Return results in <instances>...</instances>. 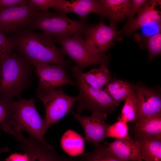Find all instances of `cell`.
<instances>
[{"instance_id":"1","label":"cell","mask_w":161,"mask_h":161,"mask_svg":"<svg viewBox=\"0 0 161 161\" xmlns=\"http://www.w3.org/2000/svg\"><path fill=\"white\" fill-rule=\"evenodd\" d=\"M10 38L14 49L32 64H52L67 67L64 54L50 35L24 29L13 33Z\"/></svg>"},{"instance_id":"2","label":"cell","mask_w":161,"mask_h":161,"mask_svg":"<svg viewBox=\"0 0 161 161\" xmlns=\"http://www.w3.org/2000/svg\"><path fill=\"white\" fill-rule=\"evenodd\" d=\"M32 64L13 52L0 64V97L11 100L20 95L30 85Z\"/></svg>"},{"instance_id":"3","label":"cell","mask_w":161,"mask_h":161,"mask_svg":"<svg viewBox=\"0 0 161 161\" xmlns=\"http://www.w3.org/2000/svg\"><path fill=\"white\" fill-rule=\"evenodd\" d=\"M79 93L77 96V111L80 114L86 110L92 113L97 112L107 115L111 114L119 105L104 90L88 84L82 76L83 70L76 66L72 68Z\"/></svg>"},{"instance_id":"4","label":"cell","mask_w":161,"mask_h":161,"mask_svg":"<svg viewBox=\"0 0 161 161\" xmlns=\"http://www.w3.org/2000/svg\"><path fill=\"white\" fill-rule=\"evenodd\" d=\"M40 12L29 24L30 29H38L52 37L84 36L89 27L82 21L72 20L64 13Z\"/></svg>"},{"instance_id":"5","label":"cell","mask_w":161,"mask_h":161,"mask_svg":"<svg viewBox=\"0 0 161 161\" xmlns=\"http://www.w3.org/2000/svg\"><path fill=\"white\" fill-rule=\"evenodd\" d=\"M13 107L12 120L18 126L21 131H26L30 138L43 144L51 145L44 139L47 129L44 120L36 109L34 99L18 97L17 100L13 101Z\"/></svg>"},{"instance_id":"6","label":"cell","mask_w":161,"mask_h":161,"mask_svg":"<svg viewBox=\"0 0 161 161\" xmlns=\"http://www.w3.org/2000/svg\"><path fill=\"white\" fill-rule=\"evenodd\" d=\"M38 97L43 102L45 110L44 120L47 129L67 114L72 113L78 97L66 94L60 88L58 90H37Z\"/></svg>"},{"instance_id":"7","label":"cell","mask_w":161,"mask_h":161,"mask_svg":"<svg viewBox=\"0 0 161 161\" xmlns=\"http://www.w3.org/2000/svg\"><path fill=\"white\" fill-rule=\"evenodd\" d=\"M52 37L61 45V50L64 55L69 56L76 66L83 70L89 66L107 63V56H97L91 52L87 48L82 37L69 36Z\"/></svg>"},{"instance_id":"8","label":"cell","mask_w":161,"mask_h":161,"mask_svg":"<svg viewBox=\"0 0 161 161\" xmlns=\"http://www.w3.org/2000/svg\"><path fill=\"white\" fill-rule=\"evenodd\" d=\"M40 12L29 0L18 6L0 8V30L4 33L21 30Z\"/></svg>"},{"instance_id":"9","label":"cell","mask_w":161,"mask_h":161,"mask_svg":"<svg viewBox=\"0 0 161 161\" xmlns=\"http://www.w3.org/2000/svg\"><path fill=\"white\" fill-rule=\"evenodd\" d=\"M121 34V31L117 30L116 27L107 26L101 20L97 25L89 26L84 34V40L89 51L103 56L106 55L107 50Z\"/></svg>"},{"instance_id":"10","label":"cell","mask_w":161,"mask_h":161,"mask_svg":"<svg viewBox=\"0 0 161 161\" xmlns=\"http://www.w3.org/2000/svg\"><path fill=\"white\" fill-rule=\"evenodd\" d=\"M16 140L17 148L26 154L29 161H79L73 157L59 155L52 146H47L32 139L18 135Z\"/></svg>"},{"instance_id":"11","label":"cell","mask_w":161,"mask_h":161,"mask_svg":"<svg viewBox=\"0 0 161 161\" xmlns=\"http://www.w3.org/2000/svg\"><path fill=\"white\" fill-rule=\"evenodd\" d=\"M33 65L35 67L38 79L37 90H50L58 87L61 88L65 85H76L62 66L48 64H36Z\"/></svg>"},{"instance_id":"12","label":"cell","mask_w":161,"mask_h":161,"mask_svg":"<svg viewBox=\"0 0 161 161\" xmlns=\"http://www.w3.org/2000/svg\"><path fill=\"white\" fill-rule=\"evenodd\" d=\"M72 114L82 126L86 141L95 146L103 141L109 126L105 122L107 115L93 112L90 116H83L74 112Z\"/></svg>"},{"instance_id":"13","label":"cell","mask_w":161,"mask_h":161,"mask_svg":"<svg viewBox=\"0 0 161 161\" xmlns=\"http://www.w3.org/2000/svg\"><path fill=\"white\" fill-rule=\"evenodd\" d=\"M134 87L137 100L135 120L161 116L160 95L154 90L142 85H137Z\"/></svg>"},{"instance_id":"14","label":"cell","mask_w":161,"mask_h":161,"mask_svg":"<svg viewBox=\"0 0 161 161\" xmlns=\"http://www.w3.org/2000/svg\"><path fill=\"white\" fill-rule=\"evenodd\" d=\"M52 8L58 12L75 13L82 19L86 18L91 13H97L103 18L105 17L100 0H58L56 3Z\"/></svg>"},{"instance_id":"15","label":"cell","mask_w":161,"mask_h":161,"mask_svg":"<svg viewBox=\"0 0 161 161\" xmlns=\"http://www.w3.org/2000/svg\"><path fill=\"white\" fill-rule=\"evenodd\" d=\"M161 1L149 0L145 4L138 13L135 18L121 30L122 34L129 36L138 29L152 24L160 25V12L157 10V6L160 4Z\"/></svg>"},{"instance_id":"16","label":"cell","mask_w":161,"mask_h":161,"mask_svg":"<svg viewBox=\"0 0 161 161\" xmlns=\"http://www.w3.org/2000/svg\"><path fill=\"white\" fill-rule=\"evenodd\" d=\"M111 152L123 161H136L141 159L139 142L129 134L126 137L116 139L112 142H105Z\"/></svg>"},{"instance_id":"17","label":"cell","mask_w":161,"mask_h":161,"mask_svg":"<svg viewBox=\"0 0 161 161\" xmlns=\"http://www.w3.org/2000/svg\"><path fill=\"white\" fill-rule=\"evenodd\" d=\"M132 122L133 139L146 137L161 138V116L142 118Z\"/></svg>"},{"instance_id":"18","label":"cell","mask_w":161,"mask_h":161,"mask_svg":"<svg viewBox=\"0 0 161 161\" xmlns=\"http://www.w3.org/2000/svg\"><path fill=\"white\" fill-rule=\"evenodd\" d=\"M105 17L110 21L109 25L116 27L117 24L127 17L130 11L131 0H101Z\"/></svg>"},{"instance_id":"19","label":"cell","mask_w":161,"mask_h":161,"mask_svg":"<svg viewBox=\"0 0 161 161\" xmlns=\"http://www.w3.org/2000/svg\"><path fill=\"white\" fill-rule=\"evenodd\" d=\"M134 139L140 143L141 160L161 161V138L146 137Z\"/></svg>"},{"instance_id":"20","label":"cell","mask_w":161,"mask_h":161,"mask_svg":"<svg viewBox=\"0 0 161 161\" xmlns=\"http://www.w3.org/2000/svg\"><path fill=\"white\" fill-rule=\"evenodd\" d=\"M85 81L91 86L102 90L112 80L107 64H103L97 68H93L87 72L82 73Z\"/></svg>"},{"instance_id":"21","label":"cell","mask_w":161,"mask_h":161,"mask_svg":"<svg viewBox=\"0 0 161 161\" xmlns=\"http://www.w3.org/2000/svg\"><path fill=\"white\" fill-rule=\"evenodd\" d=\"M61 145L63 150L71 156L83 153L84 140L79 134L72 130H69L64 133L61 139Z\"/></svg>"},{"instance_id":"22","label":"cell","mask_w":161,"mask_h":161,"mask_svg":"<svg viewBox=\"0 0 161 161\" xmlns=\"http://www.w3.org/2000/svg\"><path fill=\"white\" fill-rule=\"evenodd\" d=\"M134 87L128 82L120 80H112L104 90L115 102L119 103L134 91Z\"/></svg>"},{"instance_id":"23","label":"cell","mask_w":161,"mask_h":161,"mask_svg":"<svg viewBox=\"0 0 161 161\" xmlns=\"http://www.w3.org/2000/svg\"><path fill=\"white\" fill-rule=\"evenodd\" d=\"M135 38L140 47L147 50L149 55V61H151L154 58L160 55V32L147 36L137 35Z\"/></svg>"},{"instance_id":"24","label":"cell","mask_w":161,"mask_h":161,"mask_svg":"<svg viewBox=\"0 0 161 161\" xmlns=\"http://www.w3.org/2000/svg\"><path fill=\"white\" fill-rule=\"evenodd\" d=\"M92 152L83 153L79 161H123L116 157L110 151L105 142L94 146Z\"/></svg>"},{"instance_id":"25","label":"cell","mask_w":161,"mask_h":161,"mask_svg":"<svg viewBox=\"0 0 161 161\" xmlns=\"http://www.w3.org/2000/svg\"><path fill=\"white\" fill-rule=\"evenodd\" d=\"M121 111V119L126 123L133 121L136 118L137 111V100L134 91L126 97Z\"/></svg>"},{"instance_id":"26","label":"cell","mask_w":161,"mask_h":161,"mask_svg":"<svg viewBox=\"0 0 161 161\" xmlns=\"http://www.w3.org/2000/svg\"><path fill=\"white\" fill-rule=\"evenodd\" d=\"M13 112L12 100L0 97V135L1 130L12 120Z\"/></svg>"},{"instance_id":"27","label":"cell","mask_w":161,"mask_h":161,"mask_svg":"<svg viewBox=\"0 0 161 161\" xmlns=\"http://www.w3.org/2000/svg\"><path fill=\"white\" fill-rule=\"evenodd\" d=\"M127 123L120 117L118 120L109 125L107 132L106 137L121 139L126 137L129 134Z\"/></svg>"},{"instance_id":"28","label":"cell","mask_w":161,"mask_h":161,"mask_svg":"<svg viewBox=\"0 0 161 161\" xmlns=\"http://www.w3.org/2000/svg\"><path fill=\"white\" fill-rule=\"evenodd\" d=\"M13 43L10 38L0 30V64L1 61L13 52Z\"/></svg>"},{"instance_id":"29","label":"cell","mask_w":161,"mask_h":161,"mask_svg":"<svg viewBox=\"0 0 161 161\" xmlns=\"http://www.w3.org/2000/svg\"><path fill=\"white\" fill-rule=\"evenodd\" d=\"M148 0H131V5L127 21L124 26L125 27L130 24L134 18L136 14L138 13L141 8Z\"/></svg>"},{"instance_id":"30","label":"cell","mask_w":161,"mask_h":161,"mask_svg":"<svg viewBox=\"0 0 161 161\" xmlns=\"http://www.w3.org/2000/svg\"><path fill=\"white\" fill-rule=\"evenodd\" d=\"M30 3L39 11L46 12L48 9L52 8L57 2L58 0H29Z\"/></svg>"},{"instance_id":"31","label":"cell","mask_w":161,"mask_h":161,"mask_svg":"<svg viewBox=\"0 0 161 161\" xmlns=\"http://www.w3.org/2000/svg\"><path fill=\"white\" fill-rule=\"evenodd\" d=\"M26 1V0H0V8L18 6Z\"/></svg>"},{"instance_id":"32","label":"cell","mask_w":161,"mask_h":161,"mask_svg":"<svg viewBox=\"0 0 161 161\" xmlns=\"http://www.w3.org/2000/svg\"><path fill=\"white\" fill-rule=\"evenodd\" d=\"M5 161H29L27 155L15 153L10 155L5 159Z\"/></svg>"},{"instance_id":"33","label":"cell","mask_w":161,"mask_h":161,"mask_svg":"<svg viewBox=\"0 0 161 161\" xmlns=\"http://www.w3.org/2000/svg\"><path fill=\"white\" fill-rule=\"evenodd\" d=\"M10 151L9 148L7 147H4L0 149V154L5 152H7Z\"/></svg>"},{"instance_id":"34","label":"cell","mask_w":161,"mask_h":161,"mask_svg":"<svg viewBox=\"0 0 161 161\" xmlns=\"http://www.w3.org/2000/svg\"><path fill=\"white\" fill-rule=\"evenodd\" d=\"M136 161H143V160H137Z\"/></svg>"},{"instance_id":"35","label":"cell","mask_w":161,"mask_h":161,"mask_svg":"<svg viewBox=\"0 0 161 161\" xmlns=\"http://www.w3.org/2000/svg\"><path fill=\"white\" fill-rule=\"evenodd\" d=\"M0 75H1V69L0 68Z\"/></svg>"},{"instance_id":"36","label":"cell","mask_w":161,"mask_h":161,"mask_svg":"<svg viewBox=\"0 0 161 161\" xmlns=\"http://www.w3.org/2000/svg\"><path fill=\"white\" fill-rule=\"evenodd\" d=\"M5 161V160H4L3 161Z\"/></svg>"}]
</instances>
